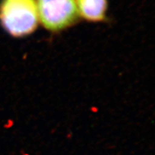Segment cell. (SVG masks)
I'll list each match as a JSON object with an SVG mask.
<instances>
[{"label": "cell", "mask_w": 155, "mask_h": 155, "mask_svg": "<svg viewBox=\"0 0 155 155\" xmlns=\"http://www.w3.org/2000/svg\"><path fill=\"white\" fill-rule=\"evenodd\" d=\"M78 15L91 22H101L106 18V0H75Z\"/></svg>", "instance_id": "3957f363"}, {"label": "cell", "mask_w": 155, "mask_h": 155, "mask_svg": "<svg viewBox=\"0 0 155 155\" xmlns=\"http://www.w3.org/2000/svg\"><path fill=\"white\" fill-rule=\"evenodd\" d=\"M0 20L12 35L22 37L32 33L38 24L35 0H4L0 7Z\"/></svg>", "instance_id": "6da1fadb"}, {"label": "cell", "mask_w": 155, "mask_h": 155, "mask_svg": "<svg viewBox=\"0 0 155 155\" xmlns=\"http://www.w3.org/2000/svg\"><path fill=\"white\" fill-rule=\"evenodd\" d=\"M38 18L50 31H59L71 26L77 20L75 0H37Z\"/></svg>", "instance_id": "7a4b0ae2"}]
</instances>
